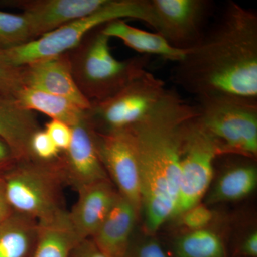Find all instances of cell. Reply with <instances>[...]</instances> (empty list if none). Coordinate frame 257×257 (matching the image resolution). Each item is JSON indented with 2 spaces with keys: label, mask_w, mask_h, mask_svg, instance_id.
<instances>
[{
  "label": "cell",
  "mask_w": 257,
  "mask_h": 257,
  "mask_svg": "<svg viewBox=\"0 0 257 257\" xmlns=\"http://www.w3.org/2000/svg\"><path fill=\"white\" fill-rule=\"evenodd\" d=\"M175 84L197 100L230 96L257 101V14L229 2L212 27L186 51Z\"/></svg>",
  "instance_id": "cell-1"
},
{
  "label": "cell",
  "mask_w": 257,
  "mask_h": 257,
  "mask_svg": "<svg viewBox=\"0 0 257 257\" xmlns=\"http://www.w3.org/2000/svg\"><path fill=\"white\" fill-rule=\"evenodd\" d=\"M197 114V106L190 105L173 91L155 114L128 130L138 153L141 209L145 227L151 234L175 217L179 198L182 127Z\"/></svg>",
  "instance_id": "cell-2"
},
{
  "label": "cell",
  "mask_w": 257,
  "mask_h": 257,
  "mask_svg": "<svg viewBox=\"0 0 257 257\" xmlns=\"http://www.w3.org/2000/svg\"><path fill=\"white\" fill-rule=\"evenodd\" d=\"M109 40L99 27L67 52L76 84L91 104L119 92L143 73L150 62L147 55L117 60L111 53Z\"/></svg>",
  "instance_id": "cell-3"
},
{
  "label": "cell",
  "mask_w": 257,
  "mask_h": 257,
  "mask_svg": "<svg viewBox=\"0 0 257 257\" xmlns=\"http://www.w3.org/2000/svg\"><path fill=\"white\" fill-rule=\"evenodd\" d=\"M135 19L150 25L149 0H108L92 14L74 20L33 41L20 46L0 49V54L18 67L62 55L77 46L94 29L116 20Z\"/></svg>",
  "instance_id": "cell-4"
},
{
  "label": "cell",
  "mask_w": 257,
  "mask_h": 257,
  "mask_svg": "<svg viewBox=\"0 0 257 257\" xmlns=\"http://www.w3.org/2000/svg\"><path fill=\"white\" fill-rule=\"evenodd\" d=\"M2 177L13 211L38 221L48 220L67 211L63 195L67 184L61 156L50 162L32 159L17 161Z\"/></svg>",
  "instance_id": "cell-5"
},
{
  "label": "cell",
  "mask_w": 257,
  "mask_h": 257,
  "mask_svg": "<svg viewBox=\"0 0 257 257\" xmlns=\"http://www.w3.org/2000/svg\"><path fill=\"white\" fill-rule=\"evenodd\" d=\"M198 102L196 122L221 155L256 157L257 101L214 96Z\"/></svg>",
  "instance_id": "cell-6"
},
{
  "label": "cell",
  "mask_w": 257,
  "mask_h": 257,
  "mask_svg": "<svg viewBox=\"0 0 257 257\" xmlns=\"http://www.w3.org/2000/svg\"><path fill=\"white\" fill-rule=\"evenodd\" d=\"M172 92L162 79L145 70L114 95L93 103L87 118L96 133L128 131L155 114Z\"/></svg>",
  "instance_id": "cell-7"
},
{
  "label": "cell",
  "mask_w": 257,
  "mask_h": 257,
  "mask_svg": "<svg viewBox=\"0 0 257 257\" xmlns=\"http://www.w3.org/2000/svg\"><path fill=\"white\" fill-rule=\"evenodd\" d=\"M197 115L187 120L182 127L179 198L175 216L199 204L212 182L214 161L221 156L216 144L196 123Z\"/></svg>",
  "instance_id": "cell-8"
},
{
  "label": "cell",
  "mask_w": 257,
  "mask_h": 257,
  "mask_svg": "<svg viewBox=\"0 0 257 257\" xmlns=\"http://www.w3.org/2000/svg\"><path fill=\"white\" fill-rule=\"evenodd\" d=\"M150 26L175 48L194 47L205 32L213 10L209 0H149Z\"/></svg>",
  "instance_id": "cell-9"
},
{
  "label": "cell",
  "mask_w": 257,
  "mask_h": 257,
  "mask_svg": "<svg viewBox=\"0 0 257 257\" xmlns=\"http://www.w3.org/2000/svg\"><path fill=\"white\" fill-rule=\"evenodd\" d=\"M95 140L98 153L109 179L120 195L140 212V167L133 135L128 131L108 134L95 131Z\"/></svg>",
  "instance_id": "cell-10"
},
{
  "label": "cell",
  "mask_w": 257,
  "mask_h": 257,
  "mask_svg": "<svg viewBox=\"0 0 257 257\" xmlns=\"http://www.w3.org/2000/svg\"><path fill=\"white\" fill-rule=\"evenodd\" d=\"M72 128V141L69 148L62 152L61 161L66 184L77 192L109 178L98 153L95 130L87 114Z\"/></svg>",
  "instance_id": "cell-11"
},
{
  "label": "cell",
  "mask_w": 257,
  "mask_h": 257,
  "mask_svg": "<svg viewBox=\"0 0 257 257\" xmlns=\"http://www.w3.org/2000/svg\"><path fill=\"white\" fill-rule=\"evenodd\" d=\"M108 0H0V8L21 10L35 40L74 20L92 14Z\"/></svg>",
  "instance_id": "cell-12"
},
{
  "label": "cell",
  "mask_w": 257,
  "mask_h": 257,
  "mask_svg": "<svg viewBox=\"0 0 257 257\" xmlns=\"http://www.w3.org/2000/svg\"><path fill=\"white\" fill-rule=\"evenodd\" d=\"M23 84L24 87L66 98L84 110L92 107L76 84L67 52L23 66Z\"/></svg>",
  "instance_id": "cell-13"
},
{
  "label": "cell",
  "mask_w": 257,
  "mask_h": 257,
  "mask_svg": "<svg viewBox=\"0 0 257 257\" xmlns=\"http://www.w3.org/2000/svg\"><path fill=\"white\" fill-rule=\"evenodd\" d=\"M78 198L67 216L79 241L92 237L114 205L119 193L110 179L77 191Z\"/></svg>",
  "instance_id": "cell-14"
},
{
  "label": "cell",
  "mask_w": 257,
  "mask_h": 257,
  "mask_svg": "<svg viewBox=\"0 0 257 257\" xmlns=\"http://www.w3.org/2000/svg\"><path fill=\"white\" fill-rule=\"evenodd\" d=\"M40 128L35 112L20 106L13 96L0 93V140L8 145L17 161L31 159L30 141Z\"/></svg>",
  "instance_id": "cell-15"
},
{
  "label": "cell",
  "mask_w": 257,
  "mask_h": 257,
  "mask_svg": "<svg viewBox=\"0 0 257 257\" xmlns=\"http://www.w3.org/2000/svg\"><path fill=\"white\" fill-rule=\"evenodd\" d=\"M139 213L119 194L114 205L90 238L107 257H125Z\"/></svg>",
  "instance_id": "cell-16"
},
{
  "label": "cell",
  "mask_w": 257,
  "mask_h": 257,
  "mask_svg": "<svg viewBox=\"0 0 257 257\" xmlns=\"http://www.w3.org/2000/svg\"><path fill=\"white\" fill-rule=\"evenodd\" d=\"M102 31L109 37H116L124 45L143 55H157L176 63L184 58L186 51L175 48L157 32L135 28L124 20H116L103 25Z\"/></svg>",
  "instance_id": "cell-17"
},
{
  "label": "cell",
  "mask_w": 257,
  "mask_h": 257,
  "mask_svg": "<svg viewBox=\"0 0 257 257\" xmlns=\"http://www.w3.org/2000/svg\"><path fill=\"white\" fill-rule=\"evenodd\" d=\"M39 236V221L13 212L0 223V257H32Z\"/></svg>",
  "instance_id": "cell-18"
},
{
  "label": "cell",
  "mask_w": 257,
  "mask_h": 257,
  "mask_svg": "<svg viewBox=\"0 0 257 257\" xmlns=\"http://www.w3.org/2000/svg\"><path fill=\"white\" fill-rule=\"evenodd\" d=\"M13 97L25 109L41 112L51 119L62 121L71 127L80 122L87 114V110L66 98L32 88H21Z\"/></svg>",
  "instance_id": "cell-19"
},
{
  "label": "cell",
  "mask_w": 257,
  "mask_h": 257,
  "mask_svg": "<svg viewBox=\"0 0 257 257\" xmlns=\"http://www.w3.org/2000/svg\"><path fill=\"white\" fill-rule=\"evenodd\" d=\"M67 211L39 221V236L32 257H70L79 242L69 223Z\"/></svg>",
  "instance_id": "cell-20"
},
{
  "label": "cell",
  "mask_w": 257,
  "mask_h": 257,
  "mask_svg": "<svg viewBox=\"0 0 257 257\" xmlns=\"http://www.w3.org/2000/svg\"><path fill=\"white\" fill-rule=\"evenodd\" d=\"M257 184V170L253 164L231 167L218 179L209 197V202H233L247 197Z\"/></svg>",
  "instance_id": "cell-21"
},
{
  "label": "cell",
  "mask_w": 257,
  "mask_h": 257,
  "mask_svg": "<svg viewBox=\"0 0 257 257\" xmlns=\"http://www.w3.org/2000/svg\"><path fill=\"white\" fill-rule=\"evenodd\" d=\"M176 257H225L222 241L215 233L202 229L191 231L174 244Z\"/></svg>",
  "instance_id": "cell-22"
},
{
  "label": "cell",
  "mask_w": 257,
  "mask_h": 257,
  "mask_svg": "<svg viewBox=\"0 0 257 257\" xmlns=\"http://www.w3.org/2000/svg\"><path fill=\"white\" fill-rule=\"evenodd\" d=\"M35 40L26 15L0 10V49L20 46Z\"/></svg>",
  "instance_id": "cell-23"
},
{
  "label": "cell",
  "mask_w": 257,
  "mask_h": 257,
  "mask_svg": "<svg viewBox=\"0 0 257 257\" xmlns=\"http://www.w3.org/2000/svg\"><path fill=\"white\" fill-rule=\"evenodd\" d=\"M32 160L40 162H54L60 158L62 152L57 148L45 130H37L32 137L30 145Z\"/></svg>",
  "instance_id": "cell-24"
},
{
  "label": "cell",
  "mask_w": 257,
  "mask_h": 257,
  "mask_svg": "<svg viewBox=\"0 0 257 257\" xmlns=\"http://www.w3.org/2000/svg\"><path fill=\"white\" fill-rule=\"evenodd\" d=\"M23 87V66L10 63L0 54V93L13 96Z\"/></svg>",
  "instance_id": "cell-25"
},
{
  "label": "cell",
  "mask_w": 257,
  "mask_h": 257,
  "mask_svg": "<svg viewBox=\"0 0 257 257\" xmlns=\"http://www.w3.org/2000/svg\"><path fill=\"white\" fill-rule=\"evenodd\" d=\"M57 148L64 152L69 148L72 138V128L68 124L56 119H51L44 128Z\"/></svg>",
  "instance_id": "cell-26"
},
{
  "label": "cell",
  "mask_w": 257,
  "mask_h": 257,
  "mask_svg": "<svg viewBox=\"0 0 257 257\" xmlns=\"http://www.w3.org/2000/svg\"><path fill=\"white\" fill-rule=\"evenodd\" d=\"M182 216L184 226L191 231L204 229L213 218V214L209 208L203 204H197L184 212Z\"/></svg>",
  "instance_id": "cell-27"
},
{
  "label": "cell",
  "mask_w": 257,
  "mask_h": 257,
  "mask_svg": "<svg viewBox=\"0 0 257 257\" xmlns=\"http://www.w3.org/2000/svg\"><path fill=\"white\" fill-rule=\"evenodd\" d=\"M125 257H168L157 240L143 239L134 241L132 239Z\"/></svg>",
  "instance_id": "cell-28"
},
{
  "label": "cell",
  "mask_w": 257,
  "mask_h": 257,
  "mask_svg": "<svg viewBox=\"0 0 257 257\" xmlns=\"http://www.w3.org/2000/svg\"><path fill=\"white\" fill-rule=\"evenodd\" d=\"M70 257H107L97 248L92 239L79 241L72 250Z\"/></svg>",
  "instance_id": "cell-29"
},
{
  "label": "cell",
  "mask_w": 257,
  "mask_h": 257,
  "mask_svg": "<svg viewBox=\"0 0 257 257\" xmlns=\"http://www.w3.org/2000/svg\"><path fill=\"white\" fill-rule=\"evenodd\" d=\"M17 160L8 145L0 140V175L16 163Z\"/></svg>",
  "instance_id": "cell-30"
},
{
  "label": "cell",
  "mask_w": 257,
  "mask_h": 257,
  "mask_svg": "<svg viewBox=\"0 0 257 257\" xmlns=\"http://www.w3.org/2000/svg\"><path fill=\"white\" fill-rule=\"evenodd\" d=\"M13 212L8 202L3 177L0 175V223L3 222Z\"/></svg>",
  "instance_id": "cell-31"
},
{
  "label": "cell",
  "mask_w": 257,
  "mask_h": 257,
  "mask_svg": "<svg viewBox=\"0 0 257 257\" xmlns=\"http://www.w3.org/2000/svg\"><path fill=\"white\" fill-rule=\"evenodd\" d=\"M241 251L248 257L257 256V233L256 231L249 235L243 241Z\"/></svg>",
  "instance_id": "cell-32"
}]
</instances>
